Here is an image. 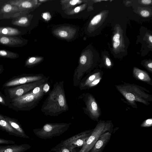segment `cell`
<instances>
[{
  "label": "cell",
  "mask_w": 152,
  "mask_h": 152,
  "mask_svg": "<svg viewBox=\"0 0 152 152\" xmlns=\"http://www.w3.org/2000/svg\"><path fill=\"white\" fill-rule=\"evenodd\" d=\"M63 81L57 82L49 91L42 104L41 110L45 115L57 116L68 111Z\"/></svg>",
  "instance_id": "cell-1"
},
{
  "label": "cell",
  "mask_w": 152,
  "mask_h": 152,
  "mask_svg": "<svg viewBox=\"0 0 152 152\" xmlns=\"http://www.w3.org/2000/svg\"><path fill=\"white\" fill-rule=\"evenodd\" d=\"M47 82L37 87L29 92L11 99L10 105L12 108L21 111H30L35 107L47 92Z\"/></svg>",
  "instance_id": "cell-2"
},
{
  "label": "cell",
  "mask_w": 152,
  "mask_h": 152,
  "mask_svg": "<svg viewBox=\"0 0 152 152\" xmlns=\"http://www.w3.org/2000/svg\"><path fill=\"white\" fill-rule=\"evenodd\" d=\"M119 91L129 102H139L147 105V101L152 100L151 96L142 91V88L133 85L124 84L116 86Z\"/></svg>",
  "instance_id": "cell-3"
},
{
  "label": "cell",
  "mask_w": 152,
  "mask_h": 152,
  "mask_svg": "<svg viewBox=\"0 0 152 152\" xmlns=\"http://www.w3.org/2000/svg\"><path fill=\"white\" fill-rule=\"evenodd\" d=\"M71 125L70 123H47L40 128L33 129V132L40 138L50 139L60 136L68 130Z\"/></svg>",
  "instance_id": "cell-4"
},
{
  "label": "cell",
  "mask_w": 152,
  "mask_h": 152,
  "mask_svg": "<svg viewBox=\"0 0 152 152\" xmlns=\"http://www.w3.org/2000/svg\"><path fill=\"white\" fill-rule=\"evenodd\" d=\"M113 125L110 121H100L98 122L91 134L78 152H88L100 136L107 132L113 131Z\"/></svg>",
  "instance_id": "cell-5"
},
{
  "label": "cell",
  "mask_w": 152,
  "mask_h": 152,
  "mask_svg": "<svg viewBox=\"0 0 152 152\" xmlns=\"http://www.w3.org/2000/svg\"><path fill=\"white\" fill-rule=\"evenodd\" d=\"M77 103L84 113L94 121H98L99 115L98 114V108L95 99L92 95L89 93H83L79 96Z\"/></svg>",
  "instance_id": "cell-6"
},
{
  "label": "cell",
  "mask_w": 152,
  "mask_h": 152,
  "mask_svg": "<svg viewBox=\"0 0 152 152\" xmlns=\"http://www.w3.org/2000/svg\"><path fill=\"white\" fill-rule=\"evenodd\" d=\"M49 78L32 83L18 85L7 89V94L10 99H12L21 96L29 92L35 88L48 82Z\"/></svg>",
  "instance_id": "cell-7"
},
{
  "label": "cell",
  "mask_w": 152,
  "mask_h": 152,
  "mask_svg": "<svg viewBox=\"0 0 152 152\" xmlns=\"http://www.w3.org/2000/svg\"><path fill=\"white\" fill-rule=\"evenodd\" d=\"M93 130V129H92L81 132L68 138L62 140L57 145L73 148L82 147L91 134Z\"/></svg>",
  "instance_id": "cell-8"
},
{
  "label": "cell",
  "mask_w": 152,
  "mask_h": 152,
  "mask_svg": "<svg viewBox=\"0 0 152 152\" xmlns=\"http://www.w3.org/2000/svg\"><path fill=\"white\" fill-rule=\"evenodd\" d=\"M47 77L43 74H24L9 80L3 84V87L7 88L18 86L37 81Z\"/></svg>",
  "instance_id": "cell-9"
},
{
  "label": "cell",
  "mask_w": 152,
  "mask_h": 152,
  "mask_svg": "<svg viewBox=\"0 0 152 152\" xmlns=\"http://www.w3.org/2000/svg\"><path fill=\"white\" fill-rule=\"evenodd\" d=\"M113 131L107 132L101 135L88 152H102L109 141Z\"/></svg>",
  "instance_id": "cell-10"
},
{
  "label": "cell",
  "mask_w": 152,
  "mask_h": 152,
  "mask_svg": "<svg viewBox=\"0 0 152 152\" xmlns=\"http://www.w3.org/2000/svg\"><path fill=\"white\" fill-rule=\"evenodd\" d=\"M31 146L27 144L20 145L14 144L6 145H0L1 152H24L28 150Z\"/></svg>",
  "instance_id": "cell-11"
},
{
  "label": "cell",
  "mask_w": 152,
  "mask_h": 152,
  "mask_svg": "<svg viewBox=\"0 0 152 152\" xmlns=\"http://www.w3.org/2000/svg\"><path fill=\"white\" fill-rule=\"evenodd\" d=\"M4 116L5 120L18 133L19 137L24 138H30L26 134L21 125L17 119L6 116Z\"/></svg>",
  "instance_id": "cell-12"
},
{
  "label": "cell",
  "mask_w": 152,
  "mask_h": 152,
  "mask_svg": "<svg viewBox=\"0 0 152 152\" xmlns=\"http://www.w3.org/2000/svg\"><path fill=\"white\" fill-rule=\"evenodd\" d=\"M0 129L6 132L11 135L19 137L18 133L11 126L4 118V115L0 114Z\"/></svg>",
  "instance_id": "cell-13"
},
{
  "label": "cell",
  "mask_w": 152,
  "mask_h": 152,
  "mask_svg": "<svg viewBox=\"0 0 152 152\" xmlns=\"http://www.w3.org/2000/svg\"><path fill=\"white\" fill-rule=\"evenodd\" d=\"M133 74L138 80L145 82H149L151 80L150 77L146 72L138 69L134 68Z\"/></svg>",
  "instance_id": "cell-14"
},
{
  "label": "cell",
  "mask_w": 152,
  "mask_h": 152,
  "mask_svg": "<svg viewBox=\"0 0 152 152\" xmlns=\"http://www.w3.org/2000/svg\"><path fill=\"white\" fill-rule=\"evenodd\" d=\"M55 147L60 148L61 152H77L75 148L70 147L61 146L58 145H56Z\"/></svg>",
  "instance_id": "cell-15"
},
{
  "label": "cell",
  "mask_w": 152,
  "mask_h": 152,
  "mask_svg": "<svg viewBox=\"0 0 152 152\" xmlns=\"http://www.w3.org/2000/svg\"><path fill=\"white\" fill-rule=\"evenodd\" d=\"M120 35L118 33L115 34L113 37V46L114 49L117 48L120 44Z\"/></svg>",
  "instance_id": "cell-16"
},
{
  "label": "cell",
  "mask_w": 152,
  "mask_h": 152,
  "mask_svg": "<svg viewBox=\"0 0 152 152\" xmlns=\"http://www.w3.org/2000/svg\"><path fill=\"white\" fill-rule=\"evenodd\" d=\"M102 15L99 14L94 16L91 21V24L93 26L97 25L100 22L102 19Z\"/></svg>",
  "instance_id": "cell-17"
},
{
  "label": "cell",
  "mask_w": 152,
  "mask_h": 152,
  "mask_svg": "<svg viewBox=\"0 0 152 152\" xmlns=\"http://www.w3.org/2000/svg\"><path fill=\"white\" fill-rule=\"evenodd\" d=\"M152 125V119L151 118H149L144 121L140 126L142 127H148L151 126Z\"/></svg>",
  "instance_id": "cell-18"
},
{
  "label": "cell",
  "mask_w": 152,
  "mask_h": 152,
  "mask_svg": "<svg viewBox=\"0 0 152 152\" xmlns=\"http://www.w3.org/2000/svg\"><path fill=\"white\" fill-rule=\"evenodd\" d=\"M15 142L13 140H6L3 138H0V144H15Z\"/></svg>",
  "instance_id": "cell-19"
},
{
  "label": "cell",
  "mask_w": 152,
  "mask_h": 152,
  "mask_svg": "<svg viewBox=\"0 0 152 152\" xmlns=\"http://www.w3.org/2000/svg\"><path fill=\"white\" fill-rule=\"evenodd\" d=\"M39 61H36V58L32 57L28 59L26 64L28 65L31 66L35 64L38 62Z\"/></svg>",
  "instance_id": "cell-20"
},
{
  "label": "cell",
  "mask_w": 152,
  "mask_h": 152,
  "mask_svg": "<svg viewBox=\"0 0 152 152\" xmlns=\"http://www.w3.org/2000/svg\"><path fill=\"white\" fill-rule=\"evenodd\" d=\"M87 62V58L85 55H83L81 56L80 59V66L85 64Z\"/></svg>",
  "instance_id": "cell-21"
},
{
  "label": "cell",
  "mask_w": 152,
  "mask_h": 152,
  "mask_svg": "<svg viewBox=\"0 0 152 152\" xmlns=\"http://www.w3.org/2000/svg\"><path fill=\"white\" fill-rule=\"evenodd\" d=\"M4 96L1 94H0V104L4 105L7 106L8 104Z\"/></svg>",
  "instance_id": "cell-22"
},
{
  "label": "cell",
  "mask_w": 152,
  "mask_h": 152,
  "mask_svg": "<svg viewBox=\"0 0 152 152\" xmlns=\"http://www.w3.org/2000/svg\"><path fill=\"white\" fill-rule=\"evenodd\" d=\"M22 6L24 8H30L31 7V4L28 1H24L22 4Z\"/></svg>",
  "instance_id": "cell-23"
},
{
  "label": "cell",
  "mask_w": 152,
  "mask_h": 152,
  "mask_svg": "<svg viewBox=\"0 0 152 152\" xmlns=\"http://www.w3.org/2000/svg\"><path fill=\"white\" fill-rule=\"evenodd\" d=\"M59 35L61 37H66L68 36L67 32L64 31H61L59 32Z\"/></svg>",
  "instance_id": "cell-24"
},
{
  "label": "cell",
  "mask_w": 152,
  "mask_h": 152,
  "mask_svg": "<svg viewBox=\"0 0 152 152\" xmlns=\"http://www.w3.org/2000/svg\"><path fill=\"white\" fill-rule=\"evenodd\" d=\"M141 15L143 17H147L150 15L149 12L146 10H143L140 12Z\"/></svg>",
  "instance_id": "cell-25"
},
{
  "label": "cell",
  "mask_w": 152,
  "mask_h": 152,
  "mask_svg": "<svg viewBox=\"0 0 152 152\" xmlns=\"http://www.w3.org/2000/svg\"><path fill=\"white\" fill-rule=\"evenodd\" d=\"M12 9L11 6L9 4H7L4 7L3 9L4 11L6 12H8L10 11Z\"/></svg>",
  "instance_id": "cell-26"
},
{
  "label": "cell",
  "mask_w": 152,
  "mask_h": 152,
  "mask_svg": "<svg viewBox=\"0 0 152 152\" xmlns=\"http://www.w3.org/2000/svg\"><path fill=\"white\" fill-rule=\"evenodd\" d=\"M9 39L6 37H2L0 40L1 42L3 44H7L9 42Z\"/></svg>",
  "instance_id": "cell-27"
},
{
  "label": "cell",
  "mask_w": 152,
  "mask_h": 152,
  "mask_svg": "<svg viewBox=\"0 0 152 152\" xmlns=\"http://www.w3.org/2000/svg\"><path fill=\"white\" fill-rule=\"evenodd\" d=\"M28 21V19L25 17H23L21 18L18 21V22L20 24H25Z\"/></svg>",
  "instance_id": "cell-28"
},
{
  "label": "cell",
  "mask_w": 152,
  "mask_h": 152,
  "mask_svg": "<svg viewBox=\"0 0 152 152\" xmlns=\"http://www.w3.org/2000/svg\"><path fill=\"white\" fill-rule=\"evenodd\" d=\"M48 152H61L60 149L55 147L52 148Z\"/></svg>",
  "instance_id": "cell-29"
},
{
  "label": "cell",
  "mask_w": 152,
  "mask_h": 152,
  "mask_svg": "<svg viewBox=\"0 0 152 152\" xmlns=\"http://www.w3.org/2000/svg\"><path fill=\"white\" fill-rule=\"evenodd\" d=\"M81 2V1L78 0H72L70 1L69 3L72 5H75L77 3H79Z\"/></svg>",
  "instance_id": "cell-30"
},
{
  "label": "cell",
  "mask_w": 152,
  "mask_h": 152,
  "mask_svg": "<svg viewBox=\"0 0 152 152\" xmlns=\"http://www.w3.org/2000/svg\"><path fill=\"white\" fill-rule=\"evenodd\" d=\"M105 62L106 65L108 66H110L111 65V61L110 59L107 57L105 59Z\"/></svg>",
  "instance_id": "cell-31"
},
{
  "label": "cell",
  "mask_w": 152,
  "mask_h": 152,
  "mask_svg": "<svg viewBox=\"0 0 152 152\" xmlns=\"http://www.w3.org/2000/svg\"><path fill=\"white\" fill-rule=\"evenodd\" d=\"M142 2L145 4H150L152 2L151 0H142L141 1Z\"/></svg>",
  "instance_id": "cell-32"
},
{
  "label": "cell",
  "mask_w": 152,
  "mask_h": 152,
  "mask_svg": "<svg viewBox=\"0 0 152 152\" xmlns=\"http://www.w3.org/2000/svg\"><path fill=\"white\" fill-rule=\"evenodd\" d=\"M7 55V52L4 50L0 51V55L2 56H6Z\"/></svg>",
  "instance_id": "cell-33"
},
{
  "label": "cell",
  "mask_w": 152,
  "mask_h": 152,
  "mask_svg": "<svg viewBox=\"0 0 152 152\" xmlns=\"http://www.w3.org/2000/svg\"><path fill=\"white\" fill-rule=\"evenodd\" d=\"M42 16L44 19L47 20L49 18V15L47 13H45L43 14Z\"/></svg>",
  "instance_id": "cell-34"
},
{
  "label": "cell",
  "mask_w": 152,
  "mask_h": 152,
  "mask_svg": "<svg viewBox=\"0 0 152 152\" xmlns=\"http://www.w3.org/2000/svg\"><path fill=\"white\" fill-rule=\"evenodd\" d=\"M80 10V7H76L74 9V11L76 13L78 12Z\"/></svg>",
  "instance_id": "cell-35"
},
{
  "label": "cell",
  "mask_w": 152,
  "mask_h": 152,
  "mask_svg": "<svg viewBox=\"0 0 152 152\" xmlns=\"http://www.w3.org/2000/svg\"><path fill=\"white\" fill-rule=\"evenodd\" d=\"M7 28H4L2 31V32L3 34H7Z\"/></svg>",
  "instance_id": "cell-36"
},
{
  "label": "cell",
  "mask_w": 152,
  "mask_h": 152,
  "mask_svg": "<svg viewBox=\"0 0 152 152\" xmlns=\"http://www.w3.org/2000/svg\"><path fill=\"white\" fill-rule=\"evenodd\" d=\"M148 67L151 69L152 68V62L148 63L147 65Z\"/></svg>",
  "instance_id": "cell-37"
},
{
  "label": "cell",
  "mask_w": 152,
  "mask_h": 152,
  "mask_svg": "<svg viewBox=\"0 0 152 152\" xmlns=\"http://www.w3.org/2000/svg\"><path fill=\"white\" fill-rule=\"evenodd\" d=\"M150 42H152V36L151 35L148 38Z\"/></svg>",
  "instance_id": "cell-38"
},
{
  "label": "cell",
  "mask_w": 152,
  "mask_h": 152,
  "mask_svg": "<svg viewBox=\"0 0 152 152\" xmlns=\"http://www.w3.org/2000/svg\"><path fill=\"white\" fill-rule=\"evenodd\" d=\"M0 68V74H1V73L2 72V70Z\"/></svg>",
  "instance_id": "cell-39"
},
{
  "label": "cell",
  "mask_w": 152,
  "mask_h": 152,
  "mask_svg": "<svg viewBox=\"0 0 152 152\" xmlns=\"http://www.w3.org/2000/svg\"></svg>",
  "instance_id": "cell-40"
}]
</instances>
